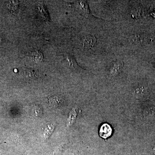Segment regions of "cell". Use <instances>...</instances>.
Masks as SVG:
<instances>
[{"label":"cell","instance_id":"6da1fadb","mask_svg":"<svg viewBox=\"0 0 155 155\" xmlns=\"http://www.w3.org/2000/svg\"><path fill=\"white\" fill-rule=\"evenodd\" d=\"M112 133V128L109 124L105 123L101 125L99 130L100 136L106 139L110 136Z\"/></svg>","mask_w":155,"mask_h":155},{"label":"cell","instance_id":"7a4b0ae2","mask_svg":"<svg viewBox=\"0 0 155 155\" xmlns=\"http://www.w3.org/2000/svg\"><path fill=\"white\" fill-rule=\"evenodd\" d=\"M22 75L24 78L27 79H34L37 77L35 71L31 69H23Z\"/></svg>","mask_w":155,"mask_h":155},{"label":"cell","instance_id":"3957f363","mask_svg":"<svg viewBox=\"0 0 155 155\" xmlns=\"http://www.w3.org/2000/svg\"><path fill=\"white\" fill-rule=\"evenodd\" d=\"M95 38L92 37H87L84 39L83 42L84 46L85 48H91L93 47L95 45Z\"/></svg>","mask_w":155,"mask_h":155},{"label":"cell","instance_id":"277c9868","mask_svg":"<svg viewBox=\"0 0 155 155\" xmlns=\"http://www.w3.org/2000/svg\"><path fill=\"white\" fill-rule=\"evenodd\" d=\"M49 101L51 105L54 107H58L61 104V98L59 96L51 97L49 99Z\"/></svg>","mask_w":155,"mask_h":155},{"label":"cell","instance_id":"5b68a950","mask_svg":"<svg viewBox=\"0 0 155 155\" xmlns=\"http://www.w3.org/2000/svg\"><path fill=\"white\" fill-rule=\"evenodd\" d=\"M31 56L33 58L34 61L36 62H41L43 59L42 54L38 51L31 53Z\"/></svg>","mask_w":155,"mask_h":155},{"label":"cell","instance_id":"8992f818","mask_svg":"<svg viewBox=\"0 0 155 155\" xmlns=\"http://www.w3.org/2000/svg\"><path fill=\"white\" fill-rule=\"evenodd\" d=\"M18 5V2L17 1H9L7 3L8 7L13 14H14V13L17 11Z\"/></svg>","mask_w":155,"mask_h":155},{"label":"cell","instance_id":"52a82bcc","mask_svg":"<svg viewBox=\"0 0 155 155\" xmlns=\"http://www.w3.org/2000/svg\"><path fill=\"white\" fill-rule=\"evenodd\" d=\"M153 16H154V17H155V13H154V14H153Z\"/></svg>","mask_w":155,"mask_h":155}]
</instances>
